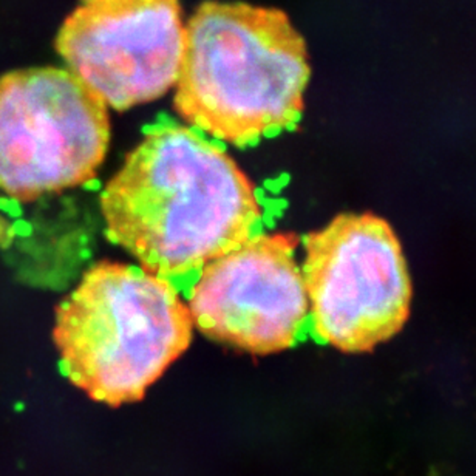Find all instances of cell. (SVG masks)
<instances>
[{
	"label": "cell",
	"instance_id": "7a4b0ae2",
	"mask_svg": "<svg viewBox=\"0 0 476 476\" xmlns=\"http://www.w3.org/2000/svg\"><path fill=\"white\" fill-rule=\"evenodd\" d=\"M309 74L305 40L283 11L209 0L184 28L175 110L246 147L300 119Z\"/></svg>",
	"mask_w": 476,
	"mask_h": 476
},
{
	"label": "cell",
	"instance_id": "6da1fadb",
	"mask_svg": "<svg viewBox=\"0 0 476 476\" xmlns=\"http://www.w3.org/2000/svg\"><path fill=\"white\" fill-rule=\"evenodd\" d=\"M107 238L167 280L252 237L255 187L220 146L179 126L149 132L101 195Z\"/></svg>",
	"mask_w": 476,
	"mask_h": 476
},
{
	"label": "cell",
	"instance_id": "3957f363",
	"mask_svg": "<svg viewBox=\"0 0 476 476\" xmlns=\"http://www.w3.org/2000/svg\"><path fill=\"white\" fill-rule=\"evenodd\" d=\"M173 284L138 266L101 261L59 303L53 342L68 380L96 402H138L192 342Z\"/></svg>",
	"mask_w": 476,
	"mask_h": 476
},
{
	"label": "cell",
	"instance_id": "8992f818",
	"mask_svg": "<svg viewBox=\"0 0 476 476\" xmlns=\"http://www.w3.org/2000/svg\"><path fill=\"white\" fill-rule=\"evenodd\" d=\"M182 47L179 0H80L56 37L68 71L115 110L167 93Z\"/></svg>",
	"mask_w": 476,
	"mask_h": 476
},
{
	"label": "cell",
	"instance_id": "5b68a950",
	"mask_svg": "<svg viewBox=\"0 0 476 476\" xmlns=\"http://www.w3.org/2000/svg\"><path fill=\"white\" fill-rule=\"evenodd\" d=\"M302 274L316 336L343 353L371 351L410 316L402 246L380 217L340 214L309 232Z\"/></svg>",
	"mask_w": 476,
	"mask_h": 476
},
{
	"label": "cell",
	"instance_id": "52a82bcc",
	"mask_svg": "<svg viewBox=\"0 0 476 476\" xmlns=\"http://www.w3.org/2000/svg\"><path fill=\"white\" fill-rule=\"evenodd\" d=\"M297 244L294 234H260L203 266L187 305L194 325L249 354L291 348L309 311Z\"/></svg>",
	"mask_w": 476,
	"mask_h": 476
},
{
	"label": "cell",
	"instance_id": "277c9868",
	"mask_svg": "<svg viewBox=\"0 0 476 476\" xmlns=\"http://www.w3.org/2000/svg\"><path fill=\"white\" fill-rule=\"evenodd\" d=\"M109 142L107 106L71 71L0 77V189L13 200L31 203L91 181Z\"/></svg>",
	"mask_w": 476,
	"mask_h": 476
}]
</instances>
